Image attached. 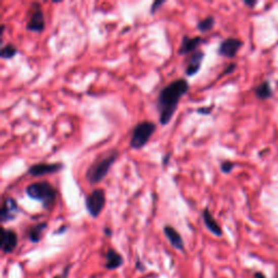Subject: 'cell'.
Returning <instances> with one entry per match:
<instances>
[{
	"label": "cell",
	"instance_id": "obj_1",
	"mask_svg": "<svg viewBox=\"0 0 278 278\" xmlns=\"http://www.w3.org/2000/svg\"><path fill=\"white\" fill-rule=\"evenodd\" d=\"M190 89L189 82L186 79H179L169 83L161 89L157 100V110L159 122L162 126L168 125L179 108L181 99Z\"/></svg>",
	"mask_w": 278,
	"mask_h": 278
},
{
	"label": "cell",
	"instance_id": "obj_2",
	"mask_svg": "<svg viewBox=\"0 0 278 278\" xmlns=\"http://www.w3.org/2000/svg\"><path fill=\"white\" fill-rule=\"evenodd\" d=\"M120 156V151L118 149H109L92 161L86 171V179L90 185H97L101 183L109 174L111 167L117 162Z\"/></svg>",
	"mask_w": 278,
	"mask_h": 278
},
{
	"label": "cell",
	"instance_id": "obj_3",
	"mask_svg": "<svg viewBox=\"0 0 278 278\" xmlns=\"http://www.w3.org/2000/svg\"><path fill=\"white\" fill-rule=\"evenodd\" d=\"M25 195L35 201L41 202L45 210H51L58 197L57 189L49 182H37L29 184L25 188Z\"/></svg>",
	"mask_w": 278,
	"mask_h": 278
},
{
	"label": "cell",
	"instance_id": "obj_4",
	"mask_svg": "<svg viewBox=\"0 0 278 278\" xmlns=\"http://www.w3.org/2000/svg\"><path fill=\"white\" fill-rule=\"evenodd\" d=\"M157 125L151 121H143L133 128L132 137L129 141V148L133 150H142L150 142L156 133Z\"/></svg>",
	"mask_w": 278,
	"mask_h": 278
},
{
	"label": "cell",
	"instance_id": "obj_5",
	"mask_svg": "<svg viewBox=\"0 0 278 278\" xmlns=\"http://www.w3.org/2000/svg\"><path fill=\"white\" fill-rule=\"evenodd\" d=\"M106 205V192L101 188L92 190L85 199V206L91 218L97 219Z\"/></svg>",
	"mask_w": 278,
	"mask_h": 278
},
{
	"label": "cell",
	"instance_id": "obj_6",
	"mask_svg": "<svg viewBox=\"0 0 278 278\" xmlns=\"http://www.w3.org/2000/svg\"><path fill=\"white\" fill-rule=\"evenodd\" d=\"M26 29L32 33H43L46 27V20L40 4H32V14L26 23Z\"/></svg>",
	"mask_w": 278,
	"mask_h": 278
},
{
	"label": "cell",
	"instance_id": "obj_7",
	"mask_svg": "<svg viewBox=\"0 0 278 278\" xmlns=\"http://www.w3.org/2000/svg\"><path fill=\"white\" fill-rule=\"evenodd\" d=\"M244 42L234 37H228L224 40L218 49V55L227 59H233L237 56L238 51L242 48Z\"/></svg>",
	"mask_w": 278,
	"mask_h": 278
},
{
	"label": "cell",
	"instance_id": "obj_8",
	"mask_svg": "<svg viewBox=\"0 0 278 278\" xmlns=\"http://www.w3.org/2000/svg\"><path fill=\"white\" fill-rule=\"evenodd\" d=\"M64 168V164L61 162H55V163H36L30 165L27 169V174L34 177H41L44 175L57 174Z\"/></svg>",
	"mask_w": 278,
	"mask_h": 278
},
{
	"label": "cell",
	"instance_id": "obj_9",
	"mask_svg": "<svg viewBox=\"0 0 278 278\" xmlns=\"http://www.w3.org/2000/svg\"><path fill=\"white\" fill-rule=\"evenodd\" d=\"M19 211V205L12 197L5 198L2 206V211H0V220H2V223L5 224L7 222L15 220Z\"/></svg>",
	"mask_w": 278,
	"mask_h": 278
},
{
	"label": "cell",
	"instance_id": "obj_10",
	"mask_svg": "<svg viewBox=\"0 0 278 278\" xmlns=\"http://www.w3.org/2000/svg\"><path fill=\"white\" fill-rule=\"evenodd\" d=\"M206 43L202 37L197 36V37H189L187 35H185L182 40L181 46L179 48V55H188V53H194L198 51V48L200 46Z\"/></svg>",
	"mask_w": 278,
	"mask_h": 278
},
{
	"label": "cell",
	"instance_id": "obj_11",
	"mask_svg": "<svg viewBox=\"0 0 278 278\" xmlns=\"http://www.w3.org/2000/svg\"><path fill=\"white\" fill-rule=\"evenodd\" d=\"M205 57V53L202 50H198L194 53H191L190 58L187 61L186 67H185V73H186L187 76L191 77L198 74L201 70L203 60Z\"/></svg>",
	"mask_w": 278,
	"mask_h": 278
},
{
	"label": "cell",
	"instance_id": "obj_12",
	"mask_svg": "<svg viewBox=\"0 0 278 278\" xmlns=\"http://www.w3.org/2000/svg\"><path fill=\"white\" fill-rule=\"evenodd\" d=\"M18 246V235L12 229L3 228L0 247L4 253H11Z\"/></svg>",
	"mask_w": 278,
	"mask_h": 278
},
{
	"label": "cell",
	"instance_id": "obj_13",
	"mask_svg": "<svg viewBox=\"0 0 278 278\" xmlns=\"http://www.w3.org/2000/svg\"><path fill=\"white\" fill-rule=\"evenodd\" d=\"M163 233L165 237L167 238V240L169 241L176 250L184 251L185 250V242L184 239L181 236V234L177 231L173 226L171 225H165L163 227Z\"/></svg>",
	"mask_w": 278,
	"mask_h": 278
},
{
	"label": "cell",
	"instance_id": "obj_14",
	"mask_svg": "<svg viewBox=\"0 0 278 278\" xmlns=\"http://www.w3.org/2000/svg\"><path fill=\"white\" fill-rule=\"evenodd\" d=\"M202 220H203L205 227L208 229V231H211L213 235L218 236V237H221L223 235V230H222L221 226L214 219V216L208 207H205L202 211Z\"/></svg>",
	"mask_w": 278,
	"mask_h": 278
},
{
	"label": "cell",
	"instance_id": "obj_15",
	"mask_svg": "<svg viewBox=\"0 0 278 278\" xmlns=\"http://www.w3.org/2000/svg\"><path fill=\"white\" fill-rule=\"evenodd\" d=\"M106 267L108 269H117L122 266L124 259L114 249H109L106 253Z\"/></svg>",
	"mask_w": 278,
	"mask_h": 278
},
{
	"label": "cell",
	"instance_id": "obj_16",
	"mask_svg": "<svg viewBox=\"0 0 278 278\" xmlns=\"http://www.w3.org/2000/svg\"><path fill=\"white\" fill-rule=\"evenodd\" d=\"M48 224L47 223H38V224H35V225L30 226L28 229H27V237L30 241H32L33 244H37L40 242L42 240V236H43V233L44 230L47 228Z\"/></svg>",
	"mask_w": 278,
	"mask_h": 278
},
{
	"label": "cell",
	"instance_id": "obj_17",
	"mask_svg": "<svg viewBox=\"0 0 278 278\" xmlns=\"http://www.w3.org/2000/svg\"><path fill=\"white\" fill-rule=\"evenodd\" d=\"M254 94H256V97L261 100H266V99H271L274 95L273 89L269 85L268 81L262 82L259 84L258 86L254 88Z\"/></svg>",
	"mask_w": 278,
	"mask_h": 278
},
{
	"label": "cell",
	"instance_id": "obj_18",
	"mask_svg": "<svg viewBox=\"0 0 278 278\" xmlns=\"http://www.w3.org/2000/svg\"><path fill=\"white\" fill-rule=\"evenodd\" d=\"M214 26H215V18L213 17V15H208V17L200 20L197 24V28L201 34L210 32V30L213 29Z\"/></svg>",
	"mask_w": 278,
	"mask_h": 278
},
{
	"label": "cell",
	"instance_id": "obj_19",
	"mask_svg": "<svg viewBox=\"0 0 278 278\" xmlns=\"http://www.w3.org/2000/svg\"><path fill=\"white\" fill-rule=\"evenodd\" d=\"M18 52H19L18 48L15 47L14 45L8 44V45L4 46L2 50H0V58H2L3 60H10L17 56Z\"/></svg>",
	"mask_w": 278,
	"mask_h": 278
},
{
	"label": "cell",
	"instance_id": "obj_20",
	"mask_svg": "<svg viewBox=\"0 0 278 278\" xmlns=\"http://www.w3.org/2000/svg\"><path fill=\"white\" fill-rule=\"evenodd\" d=\"M235 168V163L234 162H231L229 160H225L223 161L221 163V171L224 173V174H229L233 172V169Z\"/></svg>",
	"mask_w": 278,
	"mask_h": 278
},
{
	"label": "cell",
	"instance_id": "obj_21",
	"mask_svg": "<svg viewBox=\"0 0 278 278\" xmlns=\"http://www.w3.org/2000/svg\"><path fill=\"white\" fill-rule=\"evenodd\" d=\"M165 0H156V2H154L152 5H151V8H150V13L151 14H154L156 12L159 11L160 8L165 5Z\"/></svg>",
	"mask_w": 278,
	"mask_h": 278
},
{
	"label": "cell",
	"instance_id": "obj_22",
	"mask_svg": "<svg viewBox=\"0 0 278 278\" xmlns=\"http://www.w3.org/2000/svg\"><path fill=\"white\" fill-rule=\"evenodd\" d=\"M214 109V106L212 105L211 107H201V108H198L197 109V113L198 114H201V115H208L211 114L212 110Z\"/></svg>",
	"mask_w": 278,
	"mask_h": 278
},
{
	"label": "cell",
	"instance_id": "obj_23",
	"mask_svg": "<svg viewBox=\"0 0 278 278\" xmlns=\"http://www.w3.org/2000/svg\"><path fill=\"white\" fill-rule=\"evenodd\" d=\"M237 67L236 63H230L226 68H225V71L223 72L222 75H227V74H230V73H233L235 71V68Z\"/></svg>",
	"mask_w": 278,
	"mask_h": 278
},
{
	"label": "cell",
	"instance_id": "obj_24",
	"mask_svg": "<svg viewBox=\"0 0 278 278\" xmlns=\"http://www.w3.org/2000/svg\"><path fill=\"white\" fill-rule=\"evenodd\" d=\"M244 4H245V6H247V7L253 8V7H256V6H257L258 3H257V2H249V0H245Z\"/></svg>",
	"mask_w": 278,
	"mask_h": 278
},
{
	"label": "cell",
	"instance_id": "obj_25",
	"mask_svg": "<svg viewBox=\"0 0 278 278\" xmlns=\"http://www.w3.org/2000/svg\"><path fill=\"white\" fill-rule=\"evenodd\" d=\"M169 159H171V154H166V156H164L163 159H162V164H163L164 166L167 165Z\"/></svg>",
	"mask_w": 278,
	"mask_h": 278
},
{
	"label": "cell",
	"instance_id": "obj_26",
	"mask_svg": "<svg viewBox=\"0 0 278 278\" xmlns=\"http://www.w3.org/2000/svg\"><path fill=\"white\" fill-rule=\"evenodd\" d=\"M105 234H106L108 237L112 236V229H111L110 227H106V228H105Z\"/></svg>",
	"mask_w": 278,
	"mask_h": 278
},
{
	"label": "cell",
	"instance_id": "obj_27",
	"mask_svg": "<svg viewBox=\"0 0 278 278\" xmlns=\"http://www.w3.org/2000/svg\"><path fill=\"white\" fill-rule=\"evenodd\" d=\"M253 278H266L264 274H262L261 272H257L256 274L253 275Z\"/></svg>",
	"mask_w": 278,
	"mask_h": 278
},
{
	"label": "cell",
	"instance_id": "obj_28",
	"mask_svg": "<svg viewBox=\"0 0 278 278\" xmlns=\"http://www.w3.org/2000/svg\"><path fill=\"white\" fill-rule=\"evenodd\" d=\"M56 278H62V277H56Z\"/></svg>",
	"mask_w": 278,
	"mask_h": 278
}]
</instances>
